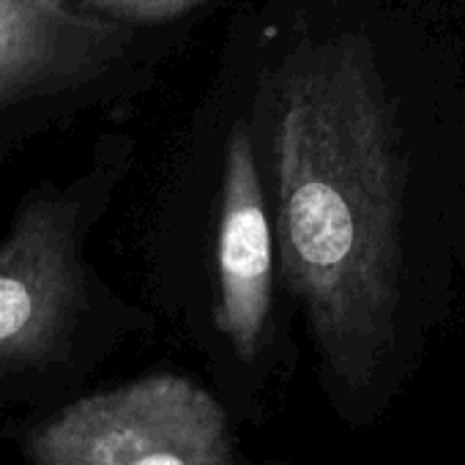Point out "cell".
I'll use <instances>...</instances> for the list:
<instances>
[{"instance_id": "obj_3", "label": "cell", "mask_w": 465, "mask_h": 465, "mask_svg": "<svg viewBox=\"0 0 465 465\" xmlns=\"http://www.w3.org/2000/svg\"><path fill=\"white\" fill-rule=\"evenodd\" d=\"M88 200L42 189L0 242V370L45 364L74 331L88 299L83 232Z\"/></svg>"}, {"instance_id": "obj_4", "label": "cell", "mask_w": 465, "mask_h": 465, "mask_svg": "<svg viewBox=\"0 0 465 465\" xmlns=\"http://www.w3.org/2000/svg\"><path fill=\"white\" fill-rule=\"evenodd\" d=\"M274 227L263 200L252 134L232 126L224 148L216 230V329L242 359L266 348L274 310Z\"/></svg>"}, {"instance_id": "obj_5", "label": "cell", "mask_w": 465, "mask_h": 465, "mask_svg": "<svg viewBox=\"0 0 465 465\" xmlns=\"http://www.w3.org/2000/svg\"><path fill=\"white\" fill-rule=\"evenodd\" d=\"M124 45V25L66 0H0V113L96 83Z\"/></svg>"}, {"instance_id": "obj_2", "label": "cell", "mask_w": 465, "mask_h": 465, "mask_svg": "<svg viewBox=\"0 0 465 465\" xmlns=\"http://www.w3.org/2000/svg\"><path fill=\"white\" fill-rule=\"evenodd\" d=\"M34 465H239L219 402L181 375L85 397L28 440Z\"/></svg>"}, {"instance_id": "obj_6", "label": "cell", "mask_w": 465, "mask_h": 465, "mask_svg": "<svg viewBox=\"0 0 465 465\" xmlns=\"http://www.w3.org/2000/svg\"><path fill=\"white\" fill-rule=\"evenodd\" d=\"M66 4L115 25H156L189 15L205 0H66Z\"/></svg>"}, {"instance_id": "obj_1", "label": "cell", "mask_w": 465, "mask_h": 465, "mask_svg": "<svg viewBox=\"0 0 465 465\" xmlns=\"http://www.w3.org/2000/svg\"><path fill=\"white\" fill-rule=\"evenodd\" d=\"M277 250L337 391L367 400L430 307V222L413 208L394 99L359 34L296 47L261 83Z\"/></svg>"}]
</instances>
